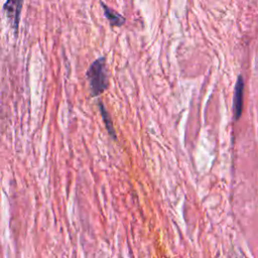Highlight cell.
<instances>
[{"mask_svg": "<svg viewBox=\"0 0 258 258\" xmlns=\"http://www.w3.org/2000/svg\"><path fill=\"white\" fill-rule=\"evenodd\" d=\"M244 89L245 82L242 75L238 76V79L235 84L234 89V98H233V111H234V119L237 121L242 115L243 110V101H244Z\"/></svg>", "mask_w": 258, "mask_h": 258, "instance_id": "cell-3", "label": "cell"}, {"mask_svg": "<svg viewBox=\"0 0 258 258\" xmlns=\"http://www.w3.org/2000/svg\"><path fill=\"white\" fill-rule=\"evenodd\" d=\"M101 5H102V8L104 9L105 17L109 20L112 26H122L125 23V18L121 14L117 13L115 10L107 6L104 2H101Z\"/></svg>", "mask_w": 258, "mask_h": 258, "instance_id": "cell-5", "label": "cell"}, {"mask_svg": "<svg viewBox=\"0 0 258 258\" xmlns=\"http://www.w3.org/2000/svg\"><path fill=\"white\" fill-rule=\"evenodd\" d=\"M86 77L89 81L91 96L98 97L103 94L109 85L106 57L101 56L95 59L87 70Z\"/></svg>", "mask_w": 258, "mask_h": 258, "instance_id": "cell-1", "label": "cell"}, {"mask_svg": "<svg viewBox=\"0 0 258 258\" xmlns=\"http://www.w3.org/2000/svg\"><path fill=\"white\" fill-rule=\"evenodd\" d=\"M22 6H23V0H6L3 6L5 15L9 20V22L11 23V26L15 30V32L18 29Z\"/></svg>", "mask_w": 258, "mask_h": 258, "instance_id": "cell-2", "label": "cell"}, {"mask_svg": "<svg viewBox=\"0 0 258 258\" xmlns=\"http://www.w3.org/2000/svg\"><path fill=\"white\" fill-rule=\"evenodd\" d=\"M98 107H99V110H100V113H101V116L103 118V121H104V124H105V128H106L108 134L111 136V138L113 140H117V134H116L115 129H114L113 121H112L111 116H110L109 112L107 111L105 105L101 101H99Z\"/></svg>", "mask_w": 258, "mask_h": 258, "instance_id": "cell-4", "label": "cell"}]
</instances>
